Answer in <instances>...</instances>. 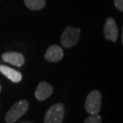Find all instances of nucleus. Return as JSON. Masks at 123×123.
<instances>
[{
	"mask_svg": "<svg viewBox=\"0 0 123 123\" xmlns=\"http://www.w3.org/2000/svg\"><path fill=\"white\" fill-rule=\"evenodd\" d=\"M28 107L29 102L26 100H21L15 102L5 115V121L6 123L15 122L26 114Z\"/></svg>",
	"mask_w": 123,
	"mask_h": 123,
	"instance_id": "1",
	"label": "nucleus"
},
{
	"mask_svg": "<svg viewBox=\"0 0 123 123\" xmlns=\"http://www.w3.org/2000/svg\"><path fill=\"white\" fill-rule=\"evenodd\" d=\"M102 107V94L97 90H92L87 95L85 102V110L90 115L99 114Z\"/></svg>",
	"mask_w": 123,
	"mask_h": 123,
	"instance_id": "2",
	"label": "nucleus"
},
{
	"mask_svg": "<svg viewBox=\"0 0 123 123\" xmlns=\"http://www.w3.org/2000/svg\"><path fill=\"white\" fill-rule=\"evenodd\" d=\"M81 31L78 28L67 26L61 35V43L66 48H70L78 43L80 38Z\"/></svg>",
	"mask_w": 123,
	"mask_h": 123,
	"instance_id": "3",
	"label": "nucleus"
},
{
	"mask_svg": "<svg viewBox=\"0 0 123 123\" xmlns=\"http://www.w3.org/2000/svg\"><path fill=\"white\" fill-rule=\"evenodd\" d=\"M65 114L62 103H56L50 107L44 117V123H62Z\"/></svg>",
	"mask_w": 123,
	"mask_h": 123,
	"instance_id": "4",
	"label": "nucleus"
},
{
	"mask_svg": "<svg viewBox=\"0 0 123 123\" xmlns=\"http://www.w3.org/2000/svg\"><path fill=\"white\" fill-rule=\"evenodd\" d=\"M104 37L106 40L116 42L118 38V29L113 18H108L104 26Z\"/></svg>",
	"mask_w": 123,
	"mask_h": 123,
	"instance_id": "5",
	"label": "nucleus"
},
{
	"mask_svg": "<svg viewBox=\"0 0 123 123\" xmlns=\"http://www.w3.org/2000/svg\"><path fill=\"white\" fill-rule=\"evenodd\" d=\"M53 92L54 88L52 86L46 82H41L36 88L34 95L38 101H44L50 97Z\"/></svg>",
	"mask_w": 123,
	"mask_h": 123,
	"instance_id": "6",
	"label": "nucleus"
},
{
	"mask_svg": "<svg viewBox=\"0 0 123 123\" xmlns=\"http://www.w3.org/2000/svg\"><path fill=\"white\" fill-rule=\"evenodd\" d=\"M63 50L59 46L52 45L47 49L45 54V59L50 62H58L63 58Z\"/></svg>",
	"mask_w": 123,
	"mask_h": 123,
	"instance_id": "7",
	"label": "nucleus"
},
{
	"mask_svg": "<svg viewBox=\"0 0 123 123\" xmlns=\"http://www.w3.org/2000/svg\"><path fill=\"white\" fill-rule=\"evenodd\" d=\"M2 58L5 62L10 63L16 66H22L25 62V58L20 53L6 52L2 54Z\"/></svg>",
	"mask_w": 123,
	"mask_h": 123,
	"instance_id": "8",
	"label": "nucleus"
},
{
	"mask_svg": "<svg viewBox=\"0 0 123 123\" xmlns=\"http://www.w3.org/2000/svg\"><path fill=\"white\" fill-rule=\"evenodd\" d=\"M0 72L14 83H18L22 80V74L9 66L0 65Z\"/></svg>",
	"mask_w": 123,
	"mask_h": 123,
	"instance_id": "9",
	"label": "nucleus"
},
{
	"mask_svg": "<svg viewBox=\"0 0 123 123\" xmlns=\"http://www.w3.org/2000/svg\"><path fill=\"white\" fill-rule=\"evenodd\" d=\"M26 7L33 11L43 9L46 5V0H24Z\"/></svg>",
	"mask_w": 123,
	"mask_h": 123,
	"instance_id": "10",
	"label": "nucleus"
},
{
	"mask_svg": "<svg viewBox=\"0 0 123 123\" xmlns=\"http://www.w3.org/2000/svg\"><path fill=\"white\" fill-rule=\"evenodd\" d=\"M84 123H102V118L98 114L91 115L86 118Z\"/></svg>",
	"mask_w": 123,
	"mask_h": 123,
	"instance_id": "11",
	"label": "nucleus"
},
{
	"mask_svg": "<svg viewBox=\"0 0 123 123\" xmlns=\"http://www.w3.org/2000/svg\"><path fill=\"white\" fill-rule=\"evenodd\" d=\"M116 8L121 12L123 11V0H114Z\"/></svg>",
	"mask_w": 123,
	"mask_h": 123,
	"instance_id": "12",
	"label": "nucleus"
},
{
	"mask_svg": "<svg viewBox=\"0 0 123 123\" xmlns=\"http://www.w3.org/2000/svg\"><path fill=\"white\" fill-rule=\"evenodd\" d=\"M0 90H1V86H0Z\"/></svg>",
	"mask_w": 123,
	"mask_h": 123,
	"instance_id": "13",
	"label": "nucleus"
}]
</instances>
